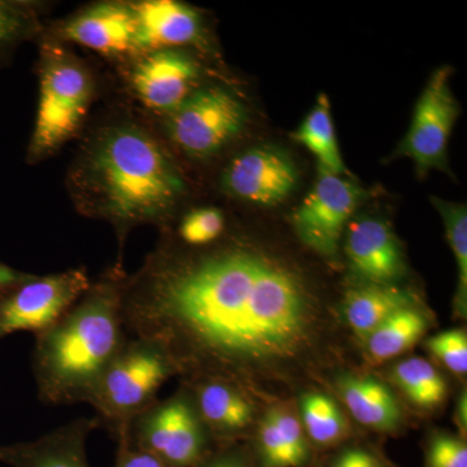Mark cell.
<instances>
[{"instance_id":"cell-32","label":"cell","mask_w":467,"mask_h":467,"mask_svg":"<svg viewBox=\"0 0 467 467\" xmlns=\"http://www.w3.org/2000/svg\"><path fill=\"white\" fill-rule=\"evenodd\" d=\"M195 467H254L243 454L235 451H223L209 453Z\"/></svg>"},{"instance_id":"cell-23","label":"cell","mask_w":467,"mask_h":467,"mask_svg":"<svg viewBox=\"0 0 467 467\" xmlns=\"http://www.w3.org/2000/svg\"><path fill=\"white\" fill-rule=\"evenodd\" d=\"M393 379L409 400L420 408L438 407L447 395L444 378L423 358H409L396 365Z\"/></svg>"},{"instance_id":"cell-20","label":"cell","mask_w":467,"mask_h":467,"mask_svg":"<svg viewBox=\"0 0 467 467\" xmlns=\"http://www.w3.org/2000/svg\"><path fill=\"white\" fill-rule=\"evenodd\" d=\"M339 391L350 414L361 425L379 431H392L400 425L401 408L395 395L371 377H346Z\"/></svg>"},{"instance_id":"cell-26","label":"cell","mask_w":467,"mask_h":467,"mask_svg":"<svg viewBox=\"0 0 467 467\" xmlns=\"http://www.w3.org/2000/svg\"><path fill=\"white\" fill-rule=\"evenodd\" d=\"M225 214L216 207H202L187 212L175 229L178 247L202 250L216 244L225 232Z\"/></svg>"},{"instance_id":"cell-30","label":"cell","mask_w":467,"mask_h":467,"mask_svg":"<svg viewBox=\"0 0 467 467\" xmlns=\"http://www.w3.org/2000/svg\"><path fill=\"white\" fill-rule=\"evenodd\" d=\"M115 467H168L152 454L147 453L122 439L117 441Z\"/></svg>"},{"instance_id":"cell-6","label":"cell","mask_w":467,"mask_h":467,"mask_svg":"<svg viewBox=\"0 0 467 467\" xmlns=\"http://www.w3.org/2000/svg\"><path fill=\"white\" fill-rule=\"evenodd\" d=\"M124 439L168 467H195L211 453V435L183 386L138 414Z\"/></svg>"},{"instance_id":"cell-1","label":"cell","mask_w":467,"mask_h":467,"mask_svg":"<svg viewBox=\"0 0 467 467\" xmlns=\"http://www.w3.org/2000/svg\"><path fill=\"white\" fill-rule=\"evenodd\" d=\"M129 337L165 349L178 376L220 377L247 389L294 365L317 340V301L281 261L239 242L189 250L164 242L126 276Z\"/></svg>"},{"instance_id":"cell-12","label":"cell","mask_w":467,"mask_h":467,"mask_svg":"<svg viewBox=\"0 0 467 467\" xmlns=\"http://www.w3.org/2000/svg\"><path fill=\"white\" fill-rule=\"evenodd\" d=\"M201 66L182 50L140 55L129 75V85L144 109L167 116L198 88Z\"/></svg>"},{"instance_id":"cell-18","label":"cell","mask_w":467,"mask_h":467,"mask_svg":"<svg viewBox=\"0 0 467 467\" xmlns=\"http://www.w3.org/2000/svg\"><path fill=\"white\" fill-rule=\"evenodd\" d=\"M256 450L261 467H304L312 457L300 420L279 408L272 409L261 420Z\"/></svg>"},{"instance_id":"cell-2","label":"cell","mask_w":467,"mask_h":467,"mask_svg":"<svg viewBox=\"0 0 467 467\" xmlns=\"http://www.w3.org/2000/svg\"><path fill=\"white\" fill-rule=\"evenodd\" d=\"M67 189L85 216L106 221L119 244L142 225H164L187 192L167 147L133 119L95 129L73 160Z\"/></svg>"},{"instance_id":"cell-5","label":"cell","mask_w":467,"mask_h":467,"mask_svg":"<svg viewBox=\"0 0 467 467\" xmlns=\"http://www.w3.org/2000/svg\"><path fill=\"white\" fill-rule=\"evenodd\" d=\"M178 376L173 361L160 344L129 337L88 398L100 427L116 441L128 434L131 420L158 400L159 389Z\"/></svg>"},{"instance_id":"cell-9","label":"cell","mask_w":467,"mask_h":467,"mask_svg":"<svg viewBox=\"0 0 467 467\" xmlns=\"http://www.w3.org/2000/svg\"><path fill=\"white\" fill-rule=\"evenodd\" d=\"M451 69L441 67L430 77L414 109L408 133L395 150L396 158L414 162L417 174L448 171V142L461 109L451 88Z\"/></svg>"},{"instance_id":"cell-28","label":"cell","mask_w":467,"mask_h":467,"mask_svg":"<svg viewBox=\"0 0 467 467\" xmlns=\"http://www.w3.org/2000/svg\"><path fill=\"white\" fill-rule=\"evenodd\" d=\"M429 349L453 373L466 374L467 337L465 331L451 330L435 335L427 342Z\"/></svg>"},{"instance_id":"cell-25","label":"cell","mask_w":467,"mask_h":467,"mask_svg":"<svg viewBox=\"0 0 467 467\" xmlns=\"http://www.w3.org/2000/svg\"><path fill=\"white\" fill-rule=\"evenodd\" d=\"M38 5L24 0H0V64L5 63L21 43L38 33Z\"/></svg>"},{"instance_id":"cell-4","label":"cell","mask_w":467,"mask_h":467,"mask_svg":"<svg viewBox=\"0 0 467 467\" xmlns=\"http://www.w3.org/2000/svg\"><path fill=\"white\" fill-rule=\"evenodd\" d=\"M90 70L63 43L46 42L39 58V98L26 161L50 158L84 128L95 98Z\"/></svg>"},{"instance_id":"cell-29","label":"cell","mask_w":467,"mask_h":467,"mask_svg":"<svg viewBox=\"0 0 467 467\" xmlns=\"http://www.w3.org/2000/svg\"><path fill=\"white\" fill-rule=\"evenodd\" d=\"M427 467H467L466 442L453 436H436L427 451Z\"/></svg>"},{"instance_id":"cell-3","label":"cell","mask_w":467,"mask_h":467,"mask_svg":"<svg viewBox=\"0 0 467 467\" xmlns=\"http://www.w3.org/2000/svg\"><path fill=\"white\" fill-rule=\"evenodd\" d=\"M126 276L121 265L106 270L63 317L36 335L33 373L43 404L88 402L124 347Z\"/></svg>"},{"instance_id":"cell-19","label":"cell","mask_w":467,"mask_h":467,"mask_svg":"<svg viewBox=\"0 0 467 467\" xmlns=\"http://www.w3.org/2000/svg\"><path fill=\"white\" fill-rule=\"evenodd\" d=\"M417 306L416 297L392 285L370 284L347 295L344 316L353 333L367 339L395 313Z\"/></svg>"},{"instance_id":"cell-31","label":"cell","mask_w":467,"mask_h":467,"mask_svg":"<svg viewBox=\"0 0 467 467\" xmlns=\"http://www.w3.org/2000/svg\"><path fill=\"white\" fill-rule=\"evenodd\" d=\"M327 467H387L373 451L352 447L340 451Z\"/></svg>"},{"instance_id":"cell-7","label":"cell","mask_w":467,"mask_h":467,"mask_svg":"<svg viewBox=\"0 0 467 467\" xmlns=\"http://www.w3.org/2000/svg\"><path fill=\"white\" fill-rule=\"evenodd\" d=\"M165 117L171 142L190 158L207 159L217 155L242 133L248 112L232 90L209 85L196 88Z\"/></svg>"},{"instance_id":"cell-33","label":"cell","mask_w":467,"mask_h":467,"mask_svg":"<svg viewBox=\"0 0 467 467\" xmlns=\"http://www.w3.org/2000/svg\"><path fill=\"white\" fill-rule=\"evenodd\" d=\"M33 275H29V273L14 269V267L0 261V295L12 290V288L16 287V285L32 278Z\"/></svg>"},{"instance_id":"cell-8","label":"cell","mask_w":467,"mask_h":467,"mask_svg":"<svg viewBox=\"0 0 467 467\" xmlns=\"http://www.w3.org/2000/svg\"><path fill=\"white\" fill-rule=\"evenodd\" d=\"M85 267H73L50 275H33L0 295V340L29 331L36 335L63 317L90 287Z\"/></svg>"},{"instance_id":"cell-34","label":"cell","mask_w":467,"mask_h":467,"mask_svg":"<svg viewBox=\"0 0 467 467\" xmlns=\"http://www.w3.org/2000/svg\"><path fill=\"white\" fill-rule=\"evenodd\" d=\"M459 417L460 423H463V427L466 426V396L463 395V398H461L459 404Z\"/></svg>"},{"instance_id":"cell-27","label":"cell","mask_w":467,"mask_h":467,"mask_svg":"<svg viewBox=\"0 0 467 467\" xmlns=\"http://www.w3.org/2000/svg\"><path fill=\"white\" fill-rule=\"evenodd\" d=\"M432 204L438 209L444 223L448 241L456 257L459 285L457 299L461 309L466 310L467 300V209L461 202H451L432 198Z\"/></svg>"},{"instance_id":"cell-21","label":"cell","mask_w":467,"mask_h":467,"mask_svg":"<svg viewBox=\"0 0 467 467\" xmlns=\"http://www.w3.org/2000/svg\"><path fill=\"white\" fill-rule=\"evenodd\" d=\"M294 138L315 156L318 168L331 173L346 175L347 169L344 167L342 153L335 134L327 95H319L317 103L301 122Z\"/></svg>"},{"instance_id":"cell-11","label":"cell","mask_w":467,"mask_h":467,"mask_svg":"<svg viewBox=\"0 0 467 467\" xmlns=\"http://www.w3.org/2000/svg\"><path fill=\"white\" fill-rule=\"evenodd\" d=\"M299 171L284 150L254 147L230 160L221 174V189L230 198L269 207L290 198Z\"/></svg>"},{"instance_id":"cell-13","label":"cell","mask_w":467,"mask_h":467,"mask_svg":"<svg viewBox=\"0 0 467 467\" xmlns=\"http://www.w3.org/2000/svg\"><path fill=\"white\" fill-rule=\"evenodd\" d=\"M57 41L82 46L104 57H140L133 5L128 2L88 5L58 24Z\"/></svg>"},{"instance_id":"cell-24","label":"cell","mask_w":467,"mask_h":467,"mask_svg":"<svg viewBox=\"0 0 467 467\" xmlns=\"http://www.w3.org/2000/svg\"><path fill=\"white\" fill-rule=\"evenodd\" d=\"M301 426L309 441L318 447H331L347 435L342 410L333 399L322 393H309L301 400Z\"/></svg>"},{"instance_id":"cell-10","label":"cell","mask_w":467,"mask_h":467,"mask_svg":"<svg viewBox=\"0 0 467 467\" xmlns=\"http://www.w3.org/2000/svg\"><path fill=\"white\" fill-rule=\"evenodd\" d=\"M365 192L355 181L318 168L317 180L292 214L300 241L324 256H333Z\"/></svg>"},{"instance_id":"cell-17","label":"cell","mask_w":467,"mask_h":467,"mask_svg":"<svg viewBox=\"0 0 467 467\" xmlns=\"http://www.w3.org/2000/svg\"><path fill=\"white\" fill-rule=\"evenodd\" d=\"M99 427L97 417L77 418L36 441L0 447V462L11 467H90L86 441Z\"/></svg>"},{"instance_id":"cell-14","label":"cell","mask_w":467,"mask_h":467,"mask_svg":"<svg viewBox=\"0 0 467 467\" xmlns=\"http://www.w3.org/2000/svg\"><path fill=\"white\" fill-rule=\"evenodd\" d=\"M182 379L212 439H232L254 422V404L239 384L211 376Z\"/></svg>"},{"instance_id":"cell-16","label":"cell","mask_w":467,"mask_h":467,"mask_svg":"<svg viewBox=\"0 0 467 467\" xmlns=\"http://www.w3.org/2000/svg\"><path fill=\"white\" fill-rule=\"evenodd\" d=\"M138 24L140 57L149 52L181 50L202 39L201 14L175 0H140L131 3Z\"/></svg>"},{"instance_id":"cell-15","label":"cell","mask_w":467,"mask_h":467,"mask_svg":"<svg viewBox=\"0 0 467 467\" xmlns=\"http://www.w3.org/2000/svg\"><path fill=\"white\" fill-rule=\"evenodd\" d=\"M346 254L355 272L368 284L391 285L405 272L400 243L379 218L353 221L347 230Z\"/></svg>"},{"instance_id":"cell-22","label":"cell","mask_w":467,"mask_h":467,"mask_svg":"<svg viewBox=\"0 0 467 467\" xmlns=\"http://www.w3.org/2000/svg\"><path fill=\"white\" fill-rule=\"evenodd\" d=\"M427 326L426 316L417 306L395 313L364 340L368 356L382 362L401 355L423 337Z\"/></svg>"}]
</instances>
